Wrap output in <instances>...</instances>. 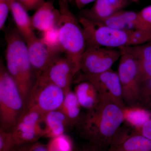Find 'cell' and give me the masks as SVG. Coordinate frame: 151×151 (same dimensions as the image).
Returning a JSON list of instances; mask_svg holds the SVG:
<instances>
[{
	"label": "cell",
	"mask_w": 151,
	"mask_h": 151,
	"mask_svg": "<svg viewBox=\"0 0 151 151\" xmlns=\"http://www.w3.org/2000/svg\"><path fill=\"white\" fill-rule=\"evenodd\" d=\"M28 11L36 10L45 2V0H16Z\"/></svg>",
	"instance_id": "f1b7e54d"
},
{
	"label": "cell",
	"mask_w": 151,
	"mask_h": 151,
	"mask_svg": "<svg viewBox=\"0 0 151 151\" xmlns=\"http://www.w3.org/2000/svg\"><path fill=\"white\" fill-rule=\"evenodd\" d=\"M26 42L30 60L37 78L60 54L50 48L36 35Z\"/></svg>",
	"instance_id": "7c38bea8"
},
{
	"label": "cell",
	"mask_w": 151,
	"mask_h": 151,
	"mask_svg": "<svg viewBox=\"0 0 151 151\" xmlns=\"http://www.w3.org/2000/svg\"><path fill=\"white\" fill-rule=\"evenodd\" d=\"M107 151H151V140L133 131L120 129Z\"/></svg>",
	"instance_id": "4fadbf2b"
},
{
	"label": "cell",
	"mask_w": 151,
	"mask_h": 151,
	"mask_svg": "<svg viewBox=\"0 0 151 151\" xmlns=\"http://www.w3.org/2000/svg\"><path fill=\"white\" fill-rule=\"evenodd\" d=\"M76 73L70 61L65 56L60 55L57 57L39 76L61 88L65 93L71 89L73 78Z\"/></svg>",
	"instance_id": "8fae6325"
},
{
	"label": "cell",
	"mask_w": 151,
	"mask_h": 151,
	"mask_svg": "<svg viewBox=\"0 0 151 151\" xmlns=\"http://www.w3.org/2000/svg\"><path fill=\"white\" fill-rule=\"evenodd\" d=\"M65 95L61 88L38 76L30 92L25 110L36 111L43 115L59 110Z\"/></svg>",
	"instance_id": "8992f818"
},
{
	"label": "cell",
	"mask_w": 151,
	"mask_h": 151,
	"mask_svg": "<svg viewBox=\"0 0 151 151\" xmlns=\"http://www.w3.org/2000/svg\"><path fill=\"white\" fill-rule=\"evenodd\" d=\"M6 43V68L15 81L26 104L35 82L34 72L29 56L25 41L15 29L9 27L5 30Z\"/></svg>",
	"instance_id": "7a4b0ae2"
},
{
	"label": "cell",
	"mask_w": 151,
	"mask_h": 151,
	"mask_svg": "<svg viewBox=\"0 0 151 151\" xmlns=\"http://www.w3.org/2000/svg\"><path fill=\"white\" fill-rule=\"evenodd\" d=\"M60 17L59 9L55 8L53 0H47L31 17L33 27L42 32L57 27Z\"/></svg>",
	"instance_id": "2e32d148"
},
{
	"label": "cell",
	"mask_w": 151,
	"mask_h": 151,
	"mask_svg": "<svg viewBox=\"0 0 151 151\" xmlns=\"http://www.w3.org/2000/svg\"><path fill=\"white\" fill-rule=\"evenodd\" d=\"M25 103L2 60L0 64V129L11 131L24 112Z\"/></svg>",
	"instance_id": "5b68a950"
},
{
	"label": "cell",
	"mask_w": 151,
	"mask_h": 151,
	"mask_svg": "<svg viewBox=\"0 0 151 151\" xmlns=\"http://www.w3.org/2000/svg\"><path fill=\"white\" fill-rule=\"evenodd\" d=\"M29 151H49L47 145L37 142L32 144Z\"/></svg>",
	"instance_id": "4dcf8cb0"
},
{
	"label": "cell",
	"mask_w": 151,
	"mask_h": 151,
	"mask_svg": "<svg viewBox=\"0 0 151 151\" xmlns=\"http://www.w3.org/2000/svg\"><path fill=\"white\" fill-rule=\"evenodd\" d=\"M133 2H135V3H138L139 2V1L140 0H131Z\"/></svg>",
	"instance_id": "74e56055"
},
{
	"label": "cell",
	"mask_w": 151,
	"mask_h": 151,
	"mask_svg": "<svg viewBox=\"0 0 151 151\" xmlns=\"http://www.w3.org/2000/svg\"><path fill=\"white\" fill-rule=\"evenodd\" d=\"M15 147L11 131L0 129V151H7Z\"/></svg>",
	"instance_id": "484cf974"
},
{
	"label": "cell",
	"mask_w": 151,
	"mask_h": 151,
	"mask_svg": "<svg viewBox=\"0 0 151 151\" xmlns=\"http://www.w3.org/2000/svg\"><path fill=\"white\" fill-rule=\"evenodd\" d=\"M96 22L117 29L151 32L147 30L138 13L133 11L123 10L109 17Z\"/></svg>",
	"instance_id": "9a60e30c"
},
{
	"label": "cell",
	"mask_w": 151,
	"mask_h": 151,
	"mask_svg": "<svg viewBox=\"0 0 151 151\" xmlns=\"http://www.w3.org/2000/svg\"><path fill=\"white\" fill-rule=\"evenodd\" d=\"M42 40L50 48L60 54L63 52L60 43L58 29L57 27L42 32Z\"/></svg>",
	"instance_id": "d4e9b609"
},
{
	"label": "cell",
	"mask_w": 151,
	"mask_h": 151,
	"mask_svg": "<svg viewBox=\"0 0 151 151\" xmlns=\"http://www.w3.org/2000/svg\"><path fill=\"white\" fill-rule=\"evenodd\" d=\"M124 122L123 109L101 98L96 106L81 115L76 126L80 136L89 143L107 150Z\"/></svg>",
	"instance_id": "6da1fadb"
},
{
	"label": "cell",
	"mask_w": 151,
	"mask_h": 151,
	"mask_svg": "<svg viewBox=\"0 0 151 151\" xmlns=\"http://www.w3.org/2000/svg\"><path fill=\"white\" fill-rule=\"evenodd\" d=\"M96 151H107V150H105V149H104L103 148H101L98 147L97 148V150Z\"/></svg>",
	"instance_id": "d590c367"
},
{
	"label": "cell",
	"mask_w": 151,
	"mask_h": 151,
	"mask_svg": "<svg viewBox=\"0 0 151 151\" xmlns=\"http://www.w3.org/2000/svg\"><path fill=\"white\" fill-rule=\"evenodd\" d=\"M127 48L138 62L141 82L151 78V39L142 44Z\"/></svg>",
	"instance_id": "d6986e66"
},
{
	"label": "cell",
	"mask_w": 151,
	"mask_h": 151,
	"mask_svg": "<svg viewBox=\"0 0 151 151\" xmlns=\"http://www.w3.org/2000/svg\"><path fill=\"white\" fill-rule=\"evenodd\" d=\"M138 13L147 29L151 31V5L145 7Z\"/></svg>",
	"instance_id": "83f0119b"
},
{
	"label": "cell",
	"mask_w": 151,
	"mask_h": 151,
	"mask_svg": "<svg viewBox=\"0 0 151 151\" xmlns=\"http://www.w3.org/2000/svg\"><path fill=\"white\" fill-rule=\"evenodd\" d=\"M124 122L126 121L134 129L139 127L151 116L147 110L138 107H126L124 110Z\"/></svg>",
	"instance_id": "7402d4cb"
},
{
	"label": "cell",
	"mask_w": 151,
	"mask_h": 151,
	"mask_svg": "<svg viewBox=\"0 0 151 151\" xmlns=\"http://www.w3.org/2000/svg\"><path fill=\"white\" fill-rule=\"evenodd\" d=\"M90 81L96 87L101 98L110 100L123 109L126 108L118 72L112 69L97 75L82 74L78 81Z\"/></svg>",
	"instance_id": "30bf717a"
},
{
	"label": "cell",
	"mask_w": 151,
	"mask_h": 151,
	"mask_svg": "<svg viewBox=\"0 0 151 151\" xmlns=\"http://www.w3.org/2000/svg\"><path fill=\"white\" fill-rule=\"evenodd\" d=\"M131 0H96L91 8L81 10L79 17L94 22L107 18L123 10Z\"/></svg>",
	"instance_id": "5bb4252c"
},
{
	"label": "cell",
	"mask_w": 151,
	"mask_h": 151,
	"mask_svg": "<svg viewBox=\"0 0 151 151\" xmlns=\"http://www.w3.org/2000/svg\"><path fill=\"white\" fill-rule=\"evenodd\" d=\"M43 123L45 124L43 137L50 139L65 134L66 129L70 127L66 116L60 110L45 114Z\"/></svg>",
	"instance_id": "ac0fdd59"
},
{
	"label": "cell",
	"mask_w": 151,
	"mask_h": 151,
	"mask_svg": "<svg viewBox=\"0 0 151 151\" xmlns=\"http://www.w3.org/2000/svg\"><path fill=\"white\" fill-rule=\"evenodd\" d=\"M98 147H99L89 143L88 145L83 146L75 151H96Z\"/></svg>",
	"instance_id": "d6a6232c"
},
{
	"label": "cell",
	"mask_w": 151,
	"mask_h": 151,
	"mask_svg": "<svg viewBox=\"0 0 151 151\" xmlns=\"http://www.w3.org/2000/svg\"><path fill=\"white\" fill-rule=\"evenodd\" d=\"M71 0H58V2H61L65 3L66 4H69Z\"/></svg>",
	"instance_id": "e575fe53"
},
{
	"label": "cell",
	"mask_w": 151,
	"mask_h": 151,
	"mask_svg": "<svg viewBox=\"0 0 151 151\" xmlns=\"http://www.w3.org/2000/svg\"><path fill=\"white\" fill-rule=\"evenodd\" d=\"M78 18L84 30L86 48L103 47L119 49L139 45L151 39V32L117 29L82 17Z\"/></svg>",
	"instance_id": "3957f363"
},
{
	"label": "cell",
	"mask_w": 151,
	"mask_h": 151,
	"mask_svg": "<svg viewBox=\"0 0 151 151\" xmlns=\"http://www.w3.org/2000/svg\"><path fill=\"white\" fill-rule=\"evenodd\" d=\"M3 1H7V2L11 4V3L13 1H14V0H3Z\"/></svg>",
	"instance_id": "8d00e7d4"
},
{
	"label": "cell",
	"mask_w": 151,
	"mask_h": 151,
	"mask_svg": "<svg viewBox=\"0 0 151 151\" xmlns=\"http://www.w3.org/2000/svg\"><path fill=\"white\" fill-rule=\"evenodd\" d=\"M47 145L49 151H75L71 138L65 133L50 139Z\"/></svg>",
	"instance_id": "603a6c76"
},
{
	"label": "cell",
	"mask_w": 151,
	"mask_h": 151,
	"mask_svg": "<svg viewBox=\"0 0 151 151\" xmlns=\"http://www.w3.org/2000/svg\"><path fill=\"white\" fill-rule=\"evenodd\" d=\"M32 144H26V145L17 146L7 151H29Z\"/></svg>",
	"instance_id": "836d02e7"
},
{
	"label": "cell",
	"mask_w": 151,
	"mask_h": 151,
	"mask_svg": "<svg viewBox=\"0 0 151 151\" xmlns=\"http://www.w3.org/2000/svg\"><path fill=\"white\" fill-rule=\"evenodd\" d=\"M133 131L151 140V117Z\"/></svg>",
	"instance_id": "f546056e"
},
{
	"label": "cell",
	"mask_w": 151,
	"mask_h": 151,
	"mask_svg": "<svg viewBox=\"0 0 151 151\" xmlns=\"http://www.w3.org/2000/svg\"><path fill=\"white\" fill-rule=\"evenodd\" d=\"M138 106L147 110L151 109V78L140 83Z\"/></svg>",
	"instance_id": "cb8c5ba5"
},
{
	"label": "cell",
	"mask_w": 151,
	"mask_h": 151,
	"mask_svg": "<svg viewBox=\"0 0 151 151\" xmlns=\"http://www.w3.org/2000/svg\"><path fill=\"white\" fill-rule=\"evenodd\" d=\"M60 12L57 25L60 43L65 56L73 65L76 73L80 70L81 56L86 44L84 30L78 18L70 11L68 4L58 2Z\"/></svg>",
	"instance_id": "277c9868"
},
{
	"label": "cell",
	"mask_w": 151,
	"mask_h": 151,
	"mask_svg": "<svg viewBox=\"0 0 151 151\" xmlns=\"http://www.w3.org/2000/svg\"><path fill=\"white\" fill-rule=\"evenodd\" d=\"M10 12L16 26V29L25 42L36 35L34 32L31 17L22 6L14 0L11 4Z\"/></svg>",
	"instance_id": "e0dca14e"
},
{
	"label": "cell",
	"mask_w": 151,
	"mask_h": 151,
	"mask_svg": "<svg viewBox=\"0 0 151 151\" xmlns=\"http://www.w3.org/2000/svg\"><path fill=\"white\" fill-rule=\"evenodd\" d=\"M119 49L103 47H86L80 60V70L86 75H97L110 70L120 59Z\"/></svg>",
	"instance_id": "ba28073f"
},
{
	"label": "cell",
	"mask_w": 151,
	"mask_h": 151,
	"mask_svg": "<svg viewBox=\"0 0 151 151\" xmlns=\"http://www.w3.org/2000/svg\"><path fill=\"white\" fill-rule=\"evenodd\" d=\"M11 4L6 1L0 0V29L4 28L6 21L10 12Z\"/></svg>",
	"instance_id": "4316f807"
},
{
	"label": "cell",
	"mask_w": 151,
	"mask_h": 151,
	"mask_svg": "<svg viewBox=\"0 0 151 151\" xmlns=\"http://www.w3.org/2000/svg\"><path fill=\"white\" fill-rule=\"evenodd\" d=\"M44 115L36 111L25 110L18 122L11 130L16 146L33 144L43 137L44 129L41 126Z\"/></svg>",
	"instance_id": "9c48e42d"
},
{
	"label": "cell",
	"mask_w": 151,
	"mask_h": 151,
	"mask_svg": "<svg viewBox=\"0 0 151 151\" xmlns=\"http://www.w3.org/2000/svg\"><path fill=\"white\" fill-rule=\"evenodd\" d=\"M119 49L122 55L117 72L122 86L124 102L127 107L138 106L141 82L138 62L127 47Z\"/></svg>",
	"instance_id": "52a82bcc"
},
{
	"label": "cell",
	"mask_w": 151,
	"mask_h": 151,
	"mask_svg": "<svg viewBox=\"0 0 151 151\" xmlns=\"http://www.w3.org/2000/svg\"><path fill=\"white\" fill-rule=\"evenodd\" d=\"M73 91L81 108L87 111L94 108L101 100L99 92L90 81L86 80L78 81Z\"/></svg>",
	"instance_id": "ffe728a7"
},
{
	"label": "cell",
	"mask_w": 151,
	"mask_h": 151,
	"mask_svg": "<svg viewBox=\"0 0 151 151\" xmlns=\"http://www.w3.org/2000/svg\"><path fill=\"white\" fill-rule=\"evenodd\" d=\"M81 107L74 91L70 90L65 93V97L59 110L67 118L70 127L76 126L81 119Z\"/></svg>",
	"instance_id": "44dd1931"
},
{
	"label": "cell",
	"mask_w": 151,
	"mask_h": 151,
	"mask_svg": "<svg viewBox=\"0 0 151 151\" xmlns=\"http://www.w3.org/2000/svg\"><path fill=\"white\" fill-rule=\"evenodd\" d=\"M95 1L96 0H75V3L76 7L79 9L81 10L87 5L95 2Z\"/></svg>",
	"instance_id": "1f68e13d"
}]
</instances>
